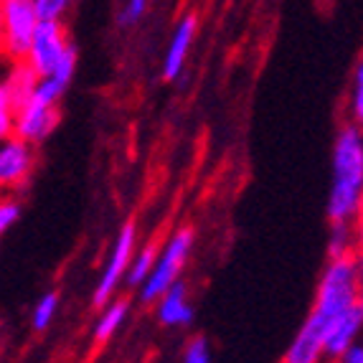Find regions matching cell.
I'll use <instances>...</instances> for the list:
<instances>
[{
	"label": "cell",
	"instance_id": "6da1fadb",
	"mask_svg": "<svg viewBox=\"0 0 363 363\" xmlns=\"http://www.w3.org/2000/svg\"><path fill=\"white\" fill-rule=\"evenodd\" d=\"M333 176L328 194L325 216L330 224L351 221L363 199V130L343 122L333 140Z\"/></svg>",
	"mask_w": 363,
	"mask_h": 363
},
{
	"label": "cell",
	"instance_id": "7a4b0ae2",
	"mask_svg": "<svg viewBox=\"0 0 363 363\" xmlns=\"http://www.w3.org/2000/svg\"><path fill=\"white\" fill-rule=\"evenodd\" d=\"M356 308H361L358 305L356 262H353V257H335V259H328V264L323 267L313 308H310L308 318H305V323L300 328L318 335L323 340V348H325L328 328Z\"/></svg>",
	"mask_w": 363,
	"mask_h": 363
},
{
	"label": "cell",
	"instance_id": "3957f363",
	"mask_svg": "<svg viewBox=\"0 0 363 363\" xmlns=\"http://www.w3.org/2000/svg\"><path fill=\"white\" fill-rule=\"evenodd\" d=\"M194 247H196L194 226H178V229L160 244V252H157V259H155L150 277H147L145 285L138 290L140 303L152 308V305L157 303V297L163 295V292H168L176 282H181Z\"/></svg>",
	"mask_w": 363,
	"mask_h": 363
},
{
	"label": "cell",
	"instance_id": "277c9868",
	"mask_svg": "<svg viewBox=\"0 0 363 363\" xmlns=\"http://www.w3.org/2000/svg\"><path fill=\"white\" fill-rule=\"evenodd\" d=\"M140 247V231L135 221H125L117 231L115 242L109 247L107 257L102 262V269L97 274V282H94V290H91V305L99 308V305L109 303L112 297L120 295V290L128 285V272L130 264H133V257Z\"/></svg>",
	"mask_w": 363,
	"mask_h": 363
},
{
	"label": "cell",
	"instance_id": "5b68a950",
	"mask_svg": "<svg viewBox=\"0 0 363 363\" xmlns=\"http://www.w3.org/2000/svg\"><path fill=\"white\" fill-rule=\"evenodd\" d=\"M3 8V41H0V59L23 61L36 36L41 16L33 0H0Z\"/></svg>",
	"mask_w": 363,
	"mask_h": 363
},
{
	"label": "cell",
	"instance_id": "8992f818",
	"mask_svg": "<svg viewBox=\"0 0 363 363\" xmlns=\"http://www.w3.org/2000/svg\"><path fill=\"white\" fill-rule=\"evenodd\" d=\"M74 51L72 38L64 21H41L36 36L30 41V49L26 54V64H28L38 77L51 74L61 61L67 59Z\"/></svg>",
	"mask_w": 363,
	"mask_h": 363
},
{
	"label": "cell",
	"instance_id": "52a82bcc",
	"mask_svg": "<svg viewBox=\"0 0 363 363\" xmlns=\"http://www.w3.org/2000/svg\"><path fill=\"white\" fill-rule=\"evenodd\" d=\"M36 170V145L23 138H13L0 143V194H16L28 186Z\"/></svg>",
	"mask_w": 363,
	"mask_h": 363
},
{
	"label": "cell",
	"instance_id": "ba28073f",
	"mask_svg": "<svg viewBox=\"0 0 363 363\" xmlns=\"http://www.w3.org/2000/svg\"><path fill=\"white\" fill-rule=\"evenodd\" d=\"M61 122V107L59 104L43 102V99L30 94L26 102L16 109V135L23 138L30 145H41L54 135V130Z\"/></svg>",
	"mask_w": 363,
	"mask_h": 363
},
{
	"label": "cell",
	"instance_id": "9c48e42d",
	"mask_svg": "<svg viewBox=\"0 0 363 363\" xmlns=\"http://www.w3.org/2000/svg\"><path fill=\"white\" fill-rule=\"evenodd\" d=\"M196 36H199V16L196 13H186L181 16L170 33L168 49H165L163 56V67H160V74H163L165 82H176L181 79L183 69L188 64V56L194 51Z\"/></svg>",
	"mask_w": 363,
	"mask_h": 363
},
{
	"label": "cell",
	"instance_id": "30bf717a",
	"mask_svg": "<svg viewBox=\"0 0 363 363\" xmlns=\"http://www.w3.org/2000/svg\"><path fill=\"white\" fill-rule=\"evenodd\" d=\"M155 308V320L163 328H188L196 318V308L191 303V292H188L186 282H176L168 292L157 297V303L152 305Z\"/></svg>",
	"mask_w": 363,
	"mask_h": 363
},
{
	"label": "cell",
	"instance_id": "8fae6325",
	"mask_svg": "<svg viewBox=\"0 0 363 363\" xmlns=\"http://www.w3.org/2000/svg\"><path fill=\"white\" fill-rule=\"evenodd\" d=\"M363 338V313L361 308L345 313L343 318L333 323L325 330V358L328 363H335L351 345Z\"/></svg>",
	"mask_w": 363,
	"mask_h": 363
},
{
	"label": "cell",
	"instance_id": "7c38bea8",
	"mask_svg": "<svg viewBox=\"0 0 363 363\" xmlns=\"http://www.w3.org/2000/svg\"><path fill=\"white\" fill-rule=\"evenodd\" d=\"M130 318V303L125 297H112L109 303L99 305V313L91 325V340L97 345H104L120 333Z\"/></svg>",
	"mask_w": 363,
	"mask_h": 363
},
{
	"label": "cell",
	"instance_id": "4fadbf2b",
	"mask_svg": "<svg viewBox=\"0 0 363 363\" xmlns=\"http://www.w3.org/2000/svg\"><path fill=\"white\" fill-rule=\"evenodd\" d=\"M74 74H77V49H74L67 59L61 61L59 67H56L51 74L38 77V84H36V89H33V97L43 99V102H51V104H61V99H64V94H67L69 84H72Z\"/></svg>",
	"mask_w": 363,
	"mask_h": 363
},
{
	"label": "cell",
	"instance_id": "5bb4252c",
	"mask_svg": "<svg viewBox=\"0 0 363 363\" xmlns=\"http://www.w3.org/2000/svg\"><path fill=\"white\" fill-rule=\"evenodd\" d=\"M0 82L11 91L16 104H21L33 94V89L38 84V74L26 61H6V67L0 69Z\"/></svg>",
	"mask_w": 363,
	"mask_h": 363
},
{
	"label": "cell",
	"instance_id": "9a60e30c",
	"mask_svg": "<svg viewBox=\"0 0 363 363\" xmlns=\"http://www.w3.org/2000/svg\"><path fill=\"white\" fill-rule=\"evenodd\" d=\"M157 252H160V244H157V242L140 244L138 252H135V257H133V264H130L128 285H125V287H130V290L138 292L140 287L145 285V279L150 277L152 267H155Z\"/></svg>",
	"mask_w": 363,
	"mask_h": 363
},
{
	"label": "cell",
	"instance_id": "2e32d148",
	"mask_svg": "<svg viewBox=\"0 0 363 363\" xmlns=\"http://www.w3.org/2000/svg\"><path fill=\"white\" fill-rule=\"evenodd\" d=\"M59 310H61V292L46 290L43 295H38L36 305L30 310V328H33L36 333H46V330L54 325Z\"/></svg>",
	"mask_w": 363,
	"mask_h": 363
},
{
	"label": "cell",
	"instance_id": "e0dca14e",
	"mask_svg": "<svg viewBox=\"0 0 363 363\" xmlns=\"http://www.w3.org/2000/svg\"><path fill=\"white\" fill-rule=\"evenodd\" d=\"M345 122H353L363 130V54L358 56L345 91Z\"/></svg>",
	"mask_w": 363,
	"mask_h": 363
},
{
	"label": "cell",
	"instance_id": "ac0fdd59",
	"mask_svg": "<svg viewBox=\"0 0 363 363\" xmlns=\"http://www.w3.org/2000/svg\"><path fill=\"white\" fill-rule=\"evenodd\" d=\"M358 252V239L351 221L343 224H330L328 229V259L335 257H353Z\"/></svg>",
	"mask_w": 363,
	"mask_h": 363
},
{
	"label": "cell",
	"instance_id": "d6986e66",
	"mask_svg": "<svg viewBox=\"0 0 363 363\" xmlns=\"http://www.w3.org/2000/svg\"><path fill=\"white\" fill-rule=\"evenodd\" d=\"M16 109H18V104L11 97L6 84L0 82V143L16 135Z\"/></svg>",
	"mask_w": 363,
	"mask_h": 363
},
{
	"label": "cell",
	"instance_id": "ffe728a7",
	"mask_svg": "<svg viewBox=\"0 0 363 363\" xmlns=\"http://www.w3.org/2000/svg\"><path fill=\"white\" fill-rule=\"evenodd\" d=\"M181 363H213V351L206 335H191L181 351Z\"/></svg>",
	"mask_w": 363,
	"mask_h": 363
},
{
	"label": "cell",
	"instance_id": "44dd1931",
	"mask_svg": "<svg viewBox=\"0 0 363 363\" xmlns=\"http://www.w3.org/2000/svg\"><path fill=\"white\" fill-rule=\"evenodd\" d=\"M23 206L16 194H0V236H6L13 226L18 224Z\"/></svg>",
	"mask_w": 363,
	"mask_h": 363
},
{
	"label": "cell",
	"instance_id": "7402d4cb",
	"mask_svg": "<svg viewBox=\"0 0 363 363\" xmlns=\"http://www.w3.org/2000/svg\"><path fill=\"white\" fill-rule=\"evenodd\" d=\"M147 6H150V0H122L120 11H117V23H120L122 28L138 26L140 21L145 18Z\"/></svg>",
	"mask_w": 363,
	"mask_h": 363
},
{
	"label": "cell",
	"instance_id": "603a6c76",
	"mask_svg": "<svg viewBox=\"0 0 363 363\" xmlns=\"http://www.w3.org/2000/svg\"><path fill=\"white\" fill-rule=\"evenodd\" d=\"M77 0H33L41 21H67Z\"/></svg>",
	"mask_w": 363,
	"mask_h": 363
},
{
	"label": "cell",
	"instance_id": "cb8c5ba5",
	"mask_svg": "<svg viewBox=\"0 0 363 363\" xmlns=\"http://www.w3.org/2000/svg\"><path fill=\"white\" fill-rule=\"evenodd\" d=\"M335 363H363V338L356 345H351Z\"/></svg>",
	"mask_w": 363,
	"mask_h": 363
},
{
	"label": "cell",
	"instance_id": "d4e9b609",
	"mask_svg": "<svg viewBox=\"0 0 363 363\" xmlns=\"http://www.w3.org/2000/svg\"><path fill=\"white\" fill-rule=\"evenodd\" d=\"M353 262H356V274H358V305H361V313H363V247H358V252L353 255Z\"/></svg>",
	"mask_w": 363,
	"mask_h": 363
},
{
	"label": "cell",
	"instance_id": "484cf974",
	"mask_svg": "<svg viewBox=\"0 0 363 363\" xmlns=\"http://www.w3.org/2000/svg\"><path fill=\"white\" fill-rule=\"evenodd\" d=\"M351 226H353V231H356L358 247H363V199H361V203H358L356 213H353V218H351Z\"/></svg>",
	"mask_w": 363,
	"mask_h": 363
},
{
	"label": "cell",
	"instance_id": "4316f807",
	"mask_svg": "<svg viewBox=\"0 0 363 363\" xmlns=\"http://www.w3.org/2000/svg\"><path fill=\"white\" fill-rule=\"evenodd\" d=\"M0 41H3V8H0Z\"/></svg>",
	"mask_w": 363,
	"mask_h": 363
},
{
	"label": "cell",
	"instance_id": "83f0119b",
	"mask_svg": "<svg viewBox=\"0 0 363 363\" xmlns=\"http://www.w3.org/2000/svg\"><path fill=\"white\" fill-rule=\"evenodd\" d=\"M0 61H3V59H0Z\"/></svg>",
	"mask_w": 363,
	"mask_h": 363
}]
</instances>
